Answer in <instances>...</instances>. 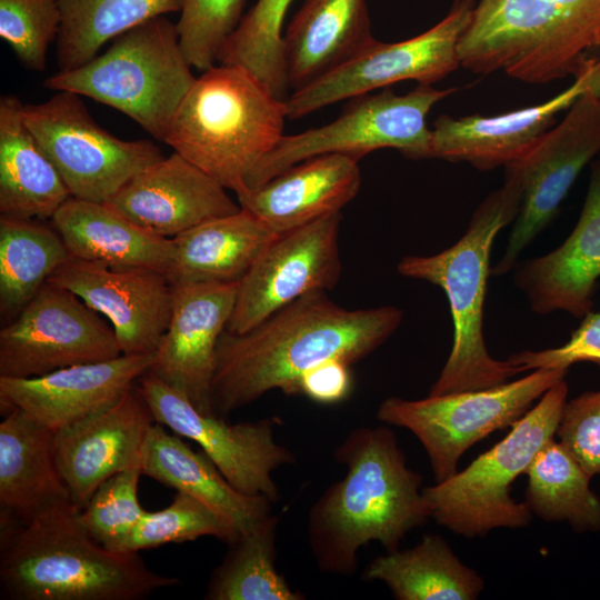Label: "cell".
Wrapping results in <instances>:
<instances>
[{"mask_svg": "<svg viewBox=\"0 0 600 600\" xmlns=\"http://www.w3.org/2000/svg\"><path fill=\"white\" fill-rule=\"evenodd\" d=\"M393 306L347 309L327 291L306 294L252 329L226 330L218 342L211 388L214 414L227 416L272 390L300 394L302 376L329 360L353 364L398 329Z\"/></svg>", "mask_w": 600, "mask_h": 600, "instance_id": "obj_1", "label": "cell"}, {"mask_svg": "<svg viewBox=\"0 0 600 600\" xmlns=\"http://www.w3.org/2000/svg\"><path fill=\"white\" fill-rule=\"evenodd\" d=\"M333 457L347 471L312 503L307 538L321 572L351 576L360 548L376 541L387 552L398 550L406 534L426 524L430 513L422 477L408 467L390 428L352 429Z\"/></svg>", "mask_w": 600, "mask_h": 600, "instance_id": "obj_2", "label": "cell"}, {"mask_svg": "<svg viewBox=\"0 0 600 600\" xmlns=\"http://www.w3.org/2000/svg\"><path fill=\"white\" fill-rule=\"evenodd\" d=\"M79 511L69 503L23 523H0L1 598L137 600L179 583L150 570L138 553L97 542Z\"/></svg>", "mask_w": 600, "mask_h": 600, "instance_id": "obj_3", "label": "cell"}, {"mask_svg": "<svg viewBox=\"0 0 600 600\" xmlns=\"http://www.w3.org/2000/svg\"><path fill=\"white\" fill-rule=\"evenodd\" d=\"M522 199L518 176L504 168V182L473 212L463 236L432 256H406L398 272L440 287L453 322L450 354L429 394L486 389L508 382L520 372L493 359L483 339V304L490 274V252L498 232L516 219Z\"/></svg>", "mask_w": 600, "mask_h": 600, "instance_id": "obj_4", "label": "cell"}, {"mask_svg": "<svg viewBox=\"0 0 600 600\" xmlns=\"http://www.w3.org/2000/svg\"><path fill=\"white\" fill-rule=\"evenodd\" d=\"M460 66L543 84L579 76L600 56V0H479Z\"/></svg>", "mask_w": 600, "mask_h": 600, "instance_id": "obj_5", "label": "cell"}, {"mask_svg": "<svg viewBox=\"0 0 600 600\" xmlns=\"http://www.w3.org/2000/svg\"><path fill=\"white\" fill-rule=\"evenodd\" d=\"M286 100L248 70L219 63L182 99L163 142L237 196L283 134Z\"/></svg>", "mask_w": 600, "mask_h": 600, "instance_id": "obj_6", "label": "cell"}, {"mask_svg": "<svg viewBox=\"0 0 600 600\" xmlns=\"http://www.w3.org/2000/svg\"><path fill=\"white\" fill-rule=\"evenodd\" d=\"M191 68L176 23L160 16L122 33L82 66L52 74L44 87L112 107L164 141L178 107L197 79Z\"/></svg>", "mask_w": 600, "mask_h": 600, "instance_id": "obj_7", "label": "cell"}, {"mask_svg": "<svg viewBox=\"0 0 600 600\" xmlns=\"http://www.w3.org/2000/svg\"><path fill=\"white\" fill-rule=\"evenodd\" d=\"M567 396L568 384L562 379L511 426L501 441L466 469L422 488L430 519L467 538L497 528L528 526L532 512L526 502L512 499L511 486L526 473L539 450L553 439Z\"/></svg>", "mask_w": 600, "mask_h": 600, "instance_id": "obj_8", "label": "cell"}, {"mask_svg": "<svg viewBox=\"0 0 600 600\" xmlns=\"http://www.w3.org/2000/svg\"><path fill=\"white\" fill-rule=\"evenodd\" d=\"M457 91L419 84L403 96L386 88L380 93L356 97L336 120L283 136L250 174L247 191L320 154L339 153L359 160L374 150L391 148L410 159L432 158L427 116L438 101Z\"/></svg>", "mask_w": 600, "mask_h": 600, "instance_id": "obj_9", "label": "cell"}, {"mask_svg": "<svg viewBox=\"0 0 600 600\" xmlns=\"http://www.w3.org/2000/svg\"><path fill=\"white\" fill-rule=\"evenodd\" d=\"M568 370L536 369L502 384L431 396L418 400L384 399L379 421L411 431L424 448L436 482L457 472L459 459L476 442L511 427Z\"/></svg>", "mask_w": 600, "mask_h": 600, "instance_id": "obj_10", "label": "cell"}, {"mask_svg": "<svg viewBox=\"0 0 600 600\" xmlns=\"http://www.w3.org/2000/svg\"><path fill=\"white\" fill-rule=\"evenodd\" d=\"M22 114L77 199L107 202L164 157L149 140H122L101 128L74 92L56 91L43 102L24 104Z\"/></svg>", "mask_w": 600, "mask_h": 600, "instance_id": "obj_11", "label": "cell"}, {"mask_svg": "<svg viewBox=\"0 0 600 600\" xmlns=\"http://www.w3.org/2000/svg\"><path fill=\"white\" fill-rule=\"evenodd\" d=\"M473 0H456L429 30L394 43L374 39L361 52L286 99L287 118L299 119L329 104L353 99L403 80L430 86L460 66L459 42Z\"/></svg>", "mask_w": 600, "mask_h": 600, "instance_id": "obj_12", "label": "cell"}, {"mask_svg": "<svg viewBox=\"0 0 600 600\" xmlns=\"http://www.w3.org/2000/svg\"><path fill=\"white\" fill-rule=\"evenodd\" d=\"M121 354L111 324L78 296L48 281L0 330V377H40Z\"/></svg>", "mask_w": 600, "mask_h": 600, "instance_id": "obj_13", "label": "cell"}, {"mask_svg": "<svg viewBox=\"0 0 600 600\" xmlns=\"http://www.w3.org/2000/svg\"><path fill=\"white\" fill-rule=\"evenodd\" d=\"M154 421L198 443L224 478L240 492L280 498L272 473L292 464L296 457L276 439L281 419L229 423L217 414H203L186 396L150 371L137 381Z\"/></svg>", "mask_w": 600, "mask_h": 600, "instance_id": "obj_14", "label": "cell"}, {"mask_svg": "<svg viewBox=\"0 0 600 600\" xmlns=\"http://www.w3.org/2000/svg\"><path fill=\"white\" fill-rule=\"evenodd\" d=\"M600 156V96L581 94L554 128L518 161L506 166L519 178L522 199L507 248L490 270L508 273L518 257L550 223L583 168Z\"/></svg>", "mask_w": 600, "mask_h": 600, "instance_id": "obj_15", "label": "cell"}, {"mask_svg": "<svg viewBox=\"0 0 600 600\" xmlns=\"http://www.w3.org/2000/svg\"><path fill=\"white\" fill-rule=\"evenodd\" d=\"M340 212L277 234L239 281L227 330L246 332L294 300L339 281Z\"/></svg>", "mask_w": 600, "mask_h": 600, "instance_id": "obj_16", "label": "cell"}, {"mask_svg": "<svg viewBox=\"0 0 600 600\" xmlns=\"http://www.w3.org/2000/svg\"><path fill=\"white\" fill-rule=\"evenodd\" d=\"M48 282L71 291L107 318L122 354L153 353L168 328L173 287L160 270L70 257Z\"/></svg>", "mask_w": 600, "mask_h": 600, "instance_id": "obj_17", "label": "cell"}, {"mask_svg": "<svg viewBox=\"0 0 600 600\" xmlns=\"http://www.w3.org/2000/svg\"><path fill=\"white\" fill-rule=\"evenodd\" d=\"M238 284L172 286L170 321L148 370L203 414H214L211 388L216 352L233 312Z\"/></svg>", "mask_w": 600, "mask_h": 600, "instance_id": "obj_18", "label": "cell"}, {"mask_svg": "<svg viewBox=\"0 0 600 600\" xmlns=\"http://www.w3.org/2000/svg\"><path fill=\"white\" fill-rule=\"evenodd\" d=\"M154 422L136 383L112 406L54 432L57 464L78 510L108 478L141 469L142 449Z\"/></svg>", "mask_w": 600, "mask_h": 600, "instance_id": "obj_19", "label": "cell"}, {"mask_svg": "<svg viewBox=\"0 0 600 600\" xmlns=\"http://www.w3.org/2000/svg\"><path fill=\"white\" fill-rule=\"evenodd\" d=\"M153 353L62 368L33 378L0 377L1 413L17 409L53 432L117 402L146 373Z\"/></svg>", "mask_w": 600, "mask_h": 600, "instance_id": "obj_20", "label": "cell"}, {"mask_svg": "<svg viewBox=\"0 0 600 600\" xmlns=\"http://www.w3.org/2000/svg\"><path fill=\"white\" fill-rule=\"evenodd\" d=\"M597 58L569 88L546 102L497 116H439L431 129L432 158L469 162L479 170L518 161L552 127L559 112L596 89Z\"/></svg>", "mask_w": 600, "mask_h": 600, "instance_id": "obj_21", "label": "cell"}, {"mask_svg": "<svg viewBox=\"0 0 600 600\" xmlns=\"http://www.w3.org/2000/svg\"><path fill=\"white\" fill-rule=\"evenodd\" d=\"M227 189L177 152L132 177L107 202L148 231L166 238L241 209Z\"/></svg>", "mask_w": 600, "mask_h": 600, "instance_id": "obj_22", "label": "cell"}, {"mask_svg": "<svg viewBox=\"0 0 600 600\" xmlns=\"http://www.w3.org/2000/svg\"><path fill=\"white\" fill-rule=\"evenodd\" d=\"M600 278V159L592 163L584 203L568 238L551 252L528 260L516 284L539 314L557 310L583 318L593 307Z\"/></svg>", "mask_w": 600, "mask_h": 600, "instance_id": "obj_23", "label": "cell"}, {"mask_svg": "<svg viewBox=\"0 0 600 600\" xmlns=\"http://www.w3.org/2000/svg\"><path fill=\"white\" fill-rule=\"evenodd\" d=\"M358 161L339 153L314 156L237 198L242 209L280 234L340 212L361 187Z\"/></svg>", "mask_w": 600, "mask_h": 600, "instance_id": "obj_24", "label": "cell"}, {"mask_svg": "<svg viewBox=\"0 0 600 600\" xmlns=\"http://www.w3.org/2000/svg\"><path fill=\"white\" fill-rule=\"evenodd\" d=\"M53 438L52 430L20 410L3 413L0 423V523H23L72 503L57 464Z\"/></svg>", "mask_w": 600, "mask_h": 600, "instance_id": "obj_25", "label": "cell"}, {"mask_svg": "<svg viewBox=\"0 0 600 600\" xmlns=\"http://www.w3.org/2000/svg\"><path fill=\"white\" fill-rule=\"evenodd\" d=\"M374 39L366 0H304L282 36L289 89L318 80Z\"/></svg>", "mask_w": 600, "mask_h": 600, "instance_id": "obj_26", "label": "cell"}, {"mask_svg": "<svg viewBox=\"0 0 600 600\" xmlns=\"http://www.w3.org/2000/svg\"><path fill=\"white\" fill-rule=\"evenodd\" d=\"M140 467L142 474L204 503L238 536L272 514L273 501L237 490L204 452H196L161 423H153L148 432Z\"/></svg>", "mask_w": 600, "mask_h": 600, "instance_id": "obj_27", "label": "cell"}, {"mask_svg": "<svg viewBox=\"0 0 600 600\" xmlns=\"http://www.w3.org/2000/svg\"><path fill=\"white\" fill-rule=\"evenodd\" d=\"M23 106L14 94L0 98V212L19 219L51 220L71 194L28 128Z\"/></svg>", "mask_w": 600, "mask_h": 600, "instance_id": "obj_28", "label": "cell"}, {"mask_svg": "<svg viewBox=\"0 0 600 600\" xmlns=\"http://www.w3.org/2000/svg\"><path fill=\"white\" fill-rule=\"evenodd\" d=\"M277 236L246 209L209 219L172 238L167 277L174 284L237 283Z\"/></svg>", "mask_w": 600, "mask_h": 600, "instance_id": "obj_29", "label": "cell"}, {"mask_svg": "<svg viewBox=\"0 0 600 600\" xmlns=\"http://www.w3.org/2000/svg\"><path fill=\"white\" fill-rule=\"evenodd\" d=\"M51 222L70 257L111 266L149 267L164 273L171 263L172 238L148 231L104 202L71 197Z\"/></svg>", "mask_w": 600, "mask_h": 600, "instance_id": "obj_30", "label": "cell"}, {"mask_svg": "<svg viewBox=\"0 0 600 600\" xmlns=\"http://www.w3.org/2000/svg\"><path fill=\"white\" fill-rule=\"evenodd\" d=\"M363 578L382 581L398 600H473L484 588L481 576L437 534L423 536L410 549L374 558Z\"/></svg>", "mask_w": 600, "mask_h": 600, "instance_id": "obj_31", "label": "cell"}, {"mask_svg": "<svg viewBox=\"0 0 600 600\" xmlns=\"http://www.w3.org/2000/svg\"><path fill=\"white\" fill-rule=\"evenodd\" d=\"M70 253L57 230L38 220L0 218V310L14 318Z\"/></svg>", "mask_w": 600, "mask_h": 600, "instance_id": "obj_32", "label": "cell"}, {"mask_svg": "<svg viewBox=\"0 0 600 600\" xmlns=\"http://www.w3.org/2000/svg\"><path fill=\"white\" fill-rule=\"evenodd\" d=\"M59 71L93 59L103 44L160 16L180 11V0H59Z\"/></svg>", "mask_w": 600, "mask_h": 600, "instance_id": "obj_33", "label": "cell"}, {"mask_svg": "<svg viewBox=\"0 0 600 600\" xmlns=\"http://www.w3.org/2000/svg\"><path fill=\"white\" fill-rule=\"evenodd\" d=\"M526 503L546 521H568L577 532L600 531V498L591 477L568 450L549 440L529 464Z\"/></svg>", "mask_w": 600, "mask_h": 600, "instance_id": "obj_34", "label": "cell"}, {"mask_svg": "<svg viewBox=\"0 0 600 600\" xmlns=\"http://www.w3.org/2000/svg\"><path fill=\"white\" fill-rule=\"evenodd\" d=\"M279 516L268 519L228 543L229 550L212 571L207 600H303L277 570Z\"/></svg>", "mask_w": 600, "mask_h": 600, "instance_id": "obj_35", "label": "cell"}, {"mask_svg": "<svg viewBox=\"0 0 600 600\" xmlns=\"http://www.w3.org/2000/svg\"><path fill=\"white\" fill-rule=\"evenodd\" d=\"M293 0H257L221 49L218 62L241 67L274 96L286 100L289 89L284 61L282 26Z\"/></svg>", "mask_w": 600, "mask_h": 600, "instance_id": "obj_36", "label": "cell"}, {"mask_svg": "<svg viewBox=\"0 0 600 600\" xmlns=\"http://www.w3.org/2000/svg\"><path fill=\"white\" fill-rule=\"evenodd\" d=\"M201 537H214L230 543L239 536L204 503L177 491L167 508L154 512L146 510L134 528L112 551L138 553L143 549L193 541Z\"/></svg>", "mask_w": 600, "mask_h": 600, "instance_id": "obj_37", "label": "cell"}, {"mask_svg": "<svg viewBox=\"0 0 600 600\" xmlns=\"http://www.w3.org/2000/svg\"><path fill=\"white\" fill-rule=\"evenodd\" d=\"M247 0H180L176 23L182 52L192 68L207 70L218 62L227 40L243 18Z\"/></svg>", "mask_w": 600, "mask_h": 600, "instance_id": "obj_38", "label": "cell"}, {"mask_svg": "<svg viewBox=\"0 0 600 600\" xmlns=\"http://www.w3.org/2000/svg\"><path fill=\"white\" fill-rule=\"evenodd\" d=\"M140 468L113 474L93 492L78 517L84 530L112 550L134 528L146 510L138 499Z\"/></svg>", "mask_w": 600, "mask_h": 600, "instance_id": "obj_39", "label": "cell"}, {"mask_svg": "<svg viewBox=\"0 0 600 600\" xmlns=\"http://www.w3.org/2000/svg\"><path fill=\"white\" fill-rule=\"evenodd\" d=\"M59 0H0V37L20 63L42 71L61 26Z\"/></svg>", "mask_w": 600, "mask_h": 600, "instance_id": "obj_40", "label": "cell"}, {"mask_svg": "<svg viewBox=\"0 0 600 600\" xmlns=\"http://www.w3.org/2000/svg\"><path fill=\"white\" fill-rule=\"evenodd\" d=\"M556 434L591 478L600 476V389L566 402Z\"/></svg>", "mask_w": 600, "mask_h": 600, "instance_id": "obj_41", "label": "cell"}, {"mask_svg": "<svg viewBox=\"0 0 600 600\" xmlns=\"http://www.w3.org/2000/svg\"><path fill=\"white\" fill-rule=\"evenodd\" d=\"M508 361L523 371L536 369L568 370L578 362H593L600 367V312L589 311L580 326L561 347L540 351L513 353Z\"/></svg>", "mask_w": 600, "mask_h": 600, "instance_id": "obj_42", "label": "cell"}, {"mask_svg": "<svg viewBox=\"0 0 600 600\" xmlns=\"http://www.w3.org/2000/svg\"><path fill=\"white\" fill-rule=\"evenodd\" d=\"M352 389L350 364L329 360L307 371L300 382V394L323 404L344 400Z\"/></svg>", "mask_w": 600, "mask_h": 600, "instance_id": "obj_43", "label": "cell"}]
</instances>
